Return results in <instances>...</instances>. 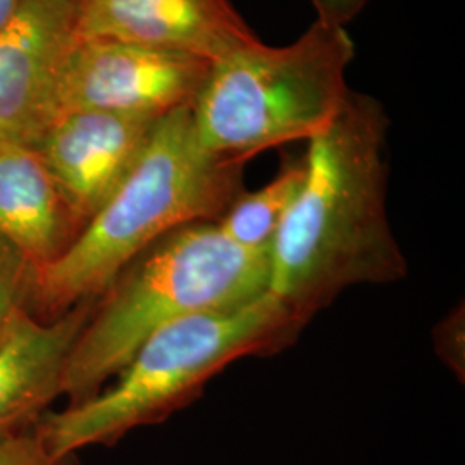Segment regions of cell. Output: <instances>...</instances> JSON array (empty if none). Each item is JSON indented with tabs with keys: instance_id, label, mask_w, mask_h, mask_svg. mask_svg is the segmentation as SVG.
<instances>
[{
	"instance_id": "5b68a950",
	"label": "cell",
	"mask_w": 465,
	"mask_h": 465,
	"mask_svg": "<svg viewBox=\"0 0 465 465\" xmlns=\"http://www.w3.org/2000/svg\"><path fill=\"white\" fill-rule=\"evenodd\" d=\"M353 54L343 26L316 21L286 47L257 40L211 63L192 102L200 143L247 163L262 150L309 142L341 109Z\"/></svg>"
},
{
	"instance_id": "7a4b0ae2",
	"label": "cell",
	"mask_w": 465,
	"mask_h": 465,
	"mask_svg": "<svg viewBox=\"0 0 465 465\" xmlns=\"http://www.w3.org/2000/svg\"><path fill=\"white\" fill-rule=\"evenodd\" d=\"M245 163L205 149L192 104L159 117L132 171L71 247L35 271L30 312L50 321L97 299L117 274L169 232L217 223L245 190Z\"/></svg>"
},
{
	"instance_id": "ba28073f",
	"label": "cell",
	"mask_w": 465,
	"mask_h": 465,
	"mask_svg": "<svg viewBox=\"0 0 465 465\" xmlns=\"http://www.w3.org/2000/svg\"><path fill=\"white\" fill-rule=\"evenodd\" d=\"M157 119L71 111L50 121L35 150L84 224L128 176Z\"/></svg>"
},
{
	"instance_id": "8992f818",
	"label": "cell",
	"mask_w": 465,
	"mask_h": 465,
	"mask_svg": "<svg viewBox=\"0 0 465 465\" xmlns=\"http://www.w3.org/2000/svg\"><path fill=\"white\" fill-rule=\"evenodd\" d=\"M209 67L211 61L186 52L80 38L59 73L52 113L164 116L195 100Z\"/></svg>"
},
{
	"instance_id": "8fae6325",
	"label": "cell",
	"mask_w": 465,
	"mask_h": 465,
	"mask_svg": "<svg viewBox=\"0 0 465 465\" xmlns=\"http://www.w3.org/2000/svg\"><path fill=\"white\" fill-rule=\"evenodd\" d=\"M84 228L40 153L0 140V240L38 271L57 261Z\"/></svg>"
},
{
	"instance_id": "9c48e42d",
	"label": "cell",
	"mask_w": 465,
	"mask_h": 465,
	"mask_svg": "<svg viewBox=\"0 0 465 465\" xmlns=\"http://www.w3.org/2000/svg\"><path fill=\"white\" fill-rule=\"evenodd\" d=\"M78 36L178 50L211 63L259 40L230 0H80Z\"/></svg>"
},
{
	"instance_id": "52a82bcc",
	"label": "cell",
	"mask_w": 465,
	"mask_h": 465,
	"mask_svg": "<svg viewBox=\"0 0 465 465\" xmlns=\"http://www.w3.org/2000/svg\"><path fill=\"white\" fill-rule=\"evenodd\" d=\"M80 0H19L0 28V140L35 149L54 119L52 99L80 40Z\"/></svg>"
},
{
	"instance_id": "5bb4252c",
	"label": "cell",
	"mask_w": 465,
	"mask_h": 465,
	"mask_svg": "<svg viewBox=\"0 0 465 465\" xmlns=\"http://www.w3.org/2000/svg\"><path fill=\"white\" fill-rule=\"evenodd\" d=\"M0 465H78V460L76 455L54 457L35 430H28L0 445Z\"/></svg>"
},
{
	"instance_id": "277c9868",
	"label": "cell",
	"mask_w": 465,
	"mask_h": 465,
	"mask_svg": "<svg viewBox=\"0 0 465 465\" xmlns=\"http://www.w3.org/2000/svg\"><path fill=\"white\" fill-rule=\"evenodd\" d=\"M269 292V253L232 242L199 221L161 236L94 302L67 357L63 397L97 395L150 334L195 312L245 305Z\"/></svg>"
},
{
	"instance_id": "e0dca14e",
	"label": "cell",
	"mask_w": 465,
	"mask_h": 465,
	"mask_svg": "<svg viewBox=\"0 0 465 465\" xmlns=\"http://www.w3.org/2000/svg\"><path fill=\"white\" fill-rule=\"evenodd\" d=\"M19 0H0V28L9 21Z\"/></svg>"
},
{
	"instance_id": "4fadbf2b",
	"label": "cell",
	"mask_w": 465,
	"mask_h": 465,
	"mask_svg": "<svg viewBox=\"0 0 465 465\" xmlns=\"http://www.w3.org/2000/svg\"><path fill=\"white\" fill-rule=\"evenodd\" d=\"M34 282L35 267L0 240V334L23 311H30Z\"/></svg>"
},
{
	"instance_id": "7c38bea8",
	"label": "cell",
	"mask_w": 465,
	"mask_h": 465,
	"mask_svg": "<svg viewBox=\"0 0 465 465\" xmlns=\"http://www.w3.org/2000/svg\"><path fill=\"white\" fill-rule=\"evenodd\" d=\"M305 176L303 157L282 163L278 174L259 190H243L217 221V226L236 245L269 253L274 236Z\"/></svg>"
},
{
	"instance_id": "30bf717a",
	"label": "cell",
	"mask_w": 465,
	"mask_h": 465,
	"mask_svg": "<svg viewBox=\"0 0 465 465\" xmlns=\"http://www.w3.org/2000/svg\"><path fill=\"white\" fill-rule=\"evenodd\" d=\"M94 302H78L50 321L23 311L0 334V445L34 430L54 400L63 397L67 357Z\"/></svg>"
},
{
	"instance_id": "2e32d148",
	"label": "cell",
	"mask_w": 465,
	"mask_h": 465,
	"mask_svg": "<svg viewBox=\"0 0 465 465\" xmlns=\"http://www.w3.org/2000/svg\"><path fill=\"white\" fill-rule=\"evenodd\" d=\"M317 11V21L330 26H347L369 0H311Z\"/></svg>"
},
{
	"instance_id": "6da1fadb",
	"label": "cell",
	"mask_w": 465,
	"mask_h": 465,
	"mask_svg": "<svg viewBox=\"0 0 465 465\" xmlns=\"http://www.w3.org/2000/svg\"><path fill=\"white\" fill-rule=\"evenodd\" d=\"M388 126L378 100L349 90L309 140L303 182L269 250V293L307 324L349 288L409 274L386 209Z\"/></svg>"
},
{
	"instance_id": "3957f363",
	"label": "cell",
	"mask_w": 465,
	"mask_h": 465,
	"mask_svg": "<svg viewBox=\"0 0 465 465\" xmlns=\"http://www.w3.org/2000/svg\"><path fill=\"white\" fill-rule=\"evenodd\" d=\"M305 326L269 292L245 305L180 317L150 334L109 388L82 403L49 411L35 432L54 457L113 447L195 401L226 367L293 345Z\"/></svg>"
},
{
	"instance_id": "9a60e30c",
	"label": "cell",
	"mask_w": 465,
	"mask_h": 465,
	"mask_svg": "<svg viewBox=\"0 0 465 465\" xmlns=\"http://www.w3.org/2000/svg\"><path fill=\"white\" fill-rule=\"evenodd\" d=\"M464 307L455 309L434 330V345L441 361L455 372L464 376Z\"/></svg>"
}]
</instances>
